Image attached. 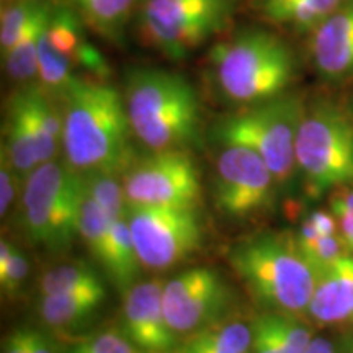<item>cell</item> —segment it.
Masks as SVG:
<instances>
[{
	"label": "cell",
	"instance_id": "25",
	"mask_svg": "<svg viewBox=\"0 0 353 353\" xmlns=\"http://www.w3.org/2000/svg\"><path fill=\"white\" fill-rule=\"evenodd\" d=\"M83 187L87 195L100 206L101 211L112 221L121 219L126 216V193L123 182L117 175L99 174H82Z\"/></svg>",
	"mask_w": 353,
	"mask_h": 353
},
{
	"label": "cell",
	"instance_id": "8",
	"mask_svg": "<svg viewBox=\"0 0 353 353\" xmlns=\"http://www.w3.org/2000/svg\"><path fill=\"white\" fill-rule=\"evenodd\" d=\"M239 0H139L136 20L148 46L182 61L223 33Z\"/></svg>",
	"mask_w": 353,
	"mask_h": 353
},
{
	"label": "cell",
	"instance_id": "26",
	"mask_svg": "<svg viewBox=\"0 0 353 353\" xmlns=\"http://www.w3.org/2000/svg\"><path fill=\"white\" fill-rule=\"evenodd\" d=\"M43 0H3L0 15V51L6 56L15 46L26 23Z\"/></svg>",
	"mask_w": 353,
	"mask_h": 353
},
{
	"label": "cell",
	"instance_id": "19",
	"mask_svg": "<svg viewBox=\"0 0 353 353\" xmlns=\"http://www.w3.org/2000/svg\"><path fill=\"white\" fill-rule=\"evenodd\" d=\"M105 296V286L46 294L39 301V317L44 324L54 329L77 327L94 317Z\"/></svg>",
	"mask_w": 353,
	"mask_h": 353
},
{
	"label": "cell",
	"instance_id": "17",
	"mask_svg": "<svg viewBox=\"0 0 353 353\" xmlns=\"http://www.w3.org/2000/svg\"><path fill=\"white\" fill-rule=\"evenodd\" d=\"M309 316L321 325H353V255L317 275Z\"/></svg>",
	"mask_w": 353,
	"mask_h": 353
},
{
	"label": "cell",
	"instance_id": "10",
	"mask_svg": "<svg viewBox=\"0 0 353 353\" xmlns=\"http://www.w3.org/2000/svg\"><path fill=\"white\" fill-rule=\"evenodd\" d=\"M126 219L141 263L149 270L182 263L203 245L198 208L128 205Z\"/></svg>",
	"mask_w": 353,
	"mask_h": 353
},
{
	"label": "cell",
	"instance_id": "16",
	"mask_svg": "<svg viewBox=\"0 0 353 353\" xmlns=\"http://www.w3.org/2000/svg\"><path fill=\"white\" fill-rule=\"evenodd\" d=\"M309 54L317 72L327 81L353 76V0H343L309 34Z\"/></svg>",
	"mask_w": 353,
	"mask_h": 353
},
{
	"label": "cell",
	"instance_id": "40",
	"mask_svg": "<svg viewBox=\"0 0 353 353\" xmlns=\"http://www.w3.org/2000/svg\"><path fill=\"white\" fill-rule=\"evenodd\" d=\"M247 353H249V352H247Z\"/></svg>",
	"mask_w": 353,
	"mask_h": 353
},
{
	"label": "cell",
	"instance_id": "9",
	"mask_svg": "<svg viewBox=\"0 0 353 353\" xmlns=\"http://www.w3.org/2000/svg\"><path fill=\"white\" fill-rule=\"evenodd\" d=\"M63 108L39 82L20 85L8 97L2 125V157L26 179L63 145Z\"/></svg>",
	"mask_w": 353,
	"mask_h": 353
},
{
	"label": "cell",
	"instance_id": "13",
	"mask_svg": "<svg viewBox=\"0 0 353 353\" xmlns=\"http://www.w3.org/2000/svg\"><path fill=\"white\" fill-rule=\"evenodd\" d=\"M228 306L229 290L213 268H190L165 281L164 312L176 335H190L219 321Z\"/></svg>",
	"mask_w": 353,
	"mask_h": 353
},
{
	"label": "cell",
	"instance_id": "2",
	"mask_svg": "<svg viewBox=\"0 0 353 353\" xmlns=\"http://www.w3.org/2000/svg\"><path fill=\"white\" fill-rule=\"evenodd\" d=\"M234 275L255 304L268 312L309 314L317 273L304 259L291 232H260L228 250Z\"/></svg>",
	"mask_w": 353,
	"mask_h": 353
},
{
	"label": "cell",
	"instance_id": "33",
	"mask_svg": "<svg viewBox=\"0 0 353 353\" xmlns=\"http://www.w3.org/2000/svg\"><path fill=\"white\" fill-rule=\"evenodd\" d=\"M0 214L6 216L15 201V193L20 185V174L6 157L0 159Z\"/></svg>",
	"mask_w": 353,
	"mask_h": 353
},
{
	"label": "cell",
	"instance_id": "29",
	"mask_svg": "<svg viewBox=\"0 0 353 353\" xmlns=\"http://www.w3.org/2000/svg\"><path fill=\"white\" fill-rule=\"evenodd\" d=\"M298 245L301 254L304 255V259H306L309 265L314 268L317 275L324 270H327L329 267H332V265L337 262V260H341L343 255H347L339 234L319 237V239L314 241L298 239Z\"/></svg>",
	"mask_w": 353,
	"mask_h": 353
},
{
	"label": "cell",
	"instance_id": "21",
	"mask_svg": "<svg viewBox=\"0 0 353 353\" xmlns=\"http://www.w3.org/2000/svg\"><path fill=\"white\" fill-rule=\"evenodd\" d=\"M54 0H43L26 23L15 46L2 56L8 79L19 85L34 82L38 77V44L44 26L50 19Z\"/></svg>",
	"mask_w": 353,
	"mask_h": 353
},
{
	"label": "cell",
	"instance_id": "34",
	"mask_svg": "<svg viewBox=\"0 0 353 353\" xmlns=\"http://www.w3.org/2000/svg\"><path fill=\"white\" fill-rule=\"evenodd\" d=\"M329 205L330 211L337 219L353 214V183L334 188L330 193Z\"/></svg>",
	"mask_w": 353,
	"mask_h": 353
},
{
	"label": "cell",
	"instance_id": "23",
	"mask_svg": "<svg viewBox=\"0 0 353 353\" xmlns=\"http://www.w3.org/2000/svg\"><path fill=\"white\" fill-rule=\"evenodd\" d=\"M100 267L121 293H126L132 285H136V278L139 276L143 263L132 241L126 216L112 223L107 255Z\"/></svg>",
	"mask_w": 353,
	"mask_h": 353
},
{
	"label": "cell",
	"instance_id": "12",
	"mask_svg": "<svg viewBox=\"0 0 353 353\" xmlns=\"http://www.w3.org/2000/svg\"><path fill=\"white\" fill-rule=\"evenodd\" d=\"M216 161L214 201L221 213L234 221L255 218L273 201L276 180L265 161L252 149L219 144Z\"/></svg>",
	"mask_w": 353,
	"mask_h": 353
},
{
	"label": "cell",
	"instance_id": "15",
	"mask_svg": "<svg viewBox=\"0 0 353 353\" xmlns=\"http://www.w3.org/2000/svg\"><path fill=\"white\" fill-rule=\"evenodd\" d=\"M85 23L69 3L54 2L44 26V37L57 54L68 61L74 72L83 70L87 79L108 81L110 65L101 52L88 41Z\"/></svg>",
	"mask_w": 353,
	"mask_h": 353
},
{
	"label": "cell",
	"instance_id": "38",
	"mask_svg": "<svg viewBox=\"0 0 353 353\" xmlns=\"http://www.w3.org/2000/svg\"><path fill=\"white\" fill-rule=\"evenodd\" d=\"M304 353H337L335 352L334 343L325 337H314V341L311 342V345L307 347V350Z\"/></svg>",
	"mask_w": 353,
	"mask_h": 353
},
{
	"label": "cell",
	"instance_id": "7",
	"mask_svg": "<svg viewBox=\"0 0 353 353\" xmlns=\"http://www.w3.org/2000/svg\"><path fill=\"white\" fill-rule=\"evenodd\" d=\"M296 165L314 196L353 183V118L347 110L329 100L304 108Z\"/></svg>",
	"mask_w": 353,
	"mask_h": 353
},
{
	"label": "cell",
	"instance_id": "22",
	"mask_svg": "<svg viewBox=\"0 0 353 353\" xmlns=\"http://www.w3.org/2000/svg\"><path fill=\"white\" fill-rule=\"evenodd\" d=\"M250 347L252 325L219 319L187 335L176 353H247Z\"/></svg>",
	"mask_w": 353,
	"mask_h": 353
},
{
	"label": "cell",
	"instance_id": "11",
	"mask_svg": "<svg viewBox=\"0 0 353 353\" xmlns=\"http://www.w3.org/2000/svg\"><path fill=\"white\" fill-rule=\"evenodd\" d=\"M128 205L198 208L201 176L188 149L151 151L134 159L121 176Z\"/></svg>",
	"mask_w": 353,
	"mask_h": 353
},
{
	"label": "cell",
	"instance_id": "31",
	"mask_svg": "<svg viewBox=\"0 0 353 353\" xmlns=\"http://www.w3.org/2000/svg\"><path fill=\"white\" fill-rule=\"evenodd\" d=\"M334 234H339V221L332 211H314L303 221L296 237L299 241H314Z\"/></svg>",
	"mask_w": 353,
	"mask_h": 353
},
{
	"label": "cell",
	"instance_id": "6",
	"mask_svg": "<svg viewBox=\"0 0 353 353\" xmlns=\"http://www.w3.org/2000/svg\"><path fill=\"white\" fill-rule=\"evenodd\" d=\"M304 108L298 95L285 94L226 114L216 123L211 136L218 144L252 149L272 170L276 183H285L298 169L296 138Z\"/></svg>",
	"mask_w": 353,
	"mask_h": 353
},
{
	"label": "cell",
	"instance_id": "20",
	"mask_svg": "<svg viewBox=\"0 0 353 353\" xmlns=\"http://www.w3.org/2000/svg\"><path fill=\"white\" fill-rule=\"evenodd\" d=\"M69 6L105 41L123 46L126 28L136 17L139 0H69Z\"/></svg>",
	"mask_w": 353,
	"mask_h": 353
},
{
	"label": "cell",
	"instance_id": "28",
	"mask_svg": "<svg viewBox=\"0 0 353 353\" xmlns=\"http://www.w3.org/2000/svg\"><path fill=\"white\" fill-rule=\"evenodd\" d=\"M268 316L285 353H304L314 341L312 330L307 327V324H304L301 317L281 314V312H268Z\"/></svg>",
	"mask_w": 353,
	"mask_h": 353
},
{
	"label": "cell",
	"instance_id": "37",
	"mask_svg": "<svg viewBox=\"0 0 353 353\" xmlns=\"http://www.w3.org/2000/svg\"><path fill=\"white\" fill-rule=\"evenodd\" d=\"M25 348V329H17L7 335L3 341L2 353H23Z\"/></svg>",
	"mask_w": 353,
	"mask_h": 353
},
{
	"label": "cell",
	"instance_id": "4",
	"mask_svg": "<svg viewBox=\"0 0 353 353\" xmlns=\"http://www.w3.org/2000/svg\"><path fill=\"white\" fill-rule=\"evenodd\" d=\"M123 99L134 138L151 151L188 149L200 139V99L182 74L157 68L131 69Z\"/></svg>",
	"mask_w": 353,
	"mask_h": 353
},
{
	"label": "cell",
	"instance_id": "30",
	"mask_svg": "<svg viewBox=\"0 0 353 353\" xmlns=\"http://www.w3.org/2000/svg\"><path fill=\"white\" fill-rule=\"evenodd\" d=\"M69 353H136V347L123 332L107 330L77 343Z\"/></svg>",
	"mask_w": 353,
	"mask_h": 353
},
{
	"label": "cell",
	"instance_id": "3",
	"mask_svg": "<svg viewBox=\"0 0 353 353\" xmlns=\"http://www.w3.org/2000/svg\"><path fill=\"white\" fill-rule=\"evenodd\" d=\"M208 69L221 99L244 108L288 94L296 79V57L275 33L250 28L214 44Z\"/></svg>",
	"mask_w": 353,
	"mask_h": 353
},
{
	"label": "cell",
	"instance_id": "24",
	"mask_svg": "<svg viewBox=\"0 0 353 353\" xmlns=\"http://www.w3.org/2000/svg\"><path fill=\"white\" fill-rule=\"evenodd\" d=\"M105 286L99 273L92 265L82 260L61 263L48 270L39 280L41 296L56 293H68V291L99 288Z\"/></svg>",
	"mask_w": 353,
	"mask_h": 353
},
{
	"label": "cell",
	"instance_id": "35",
	"mask_svg": "<svg viewBox=\"0 0 353 353\" xmlns=\"http://www.w3.org/2000/svg\"><path fill=\"white\" fill-rule=\"evenodd\" d=\"M25 353H57L54 343L39 330L25 329Z\"/></svg>",
	"mask_w": 353,
	"mask_h": 353
},
{
	"label": "cell",
	"instance_id": "18",
	"mask_svg": "<svg viewBox=\"0 0 353 353\" xmlns=\"http://www.w3.org/2000/svg\"><path fill=\"white\" fill-rule=\"evenodd\" d=\"M343 0H254L259 17L278 28L311 34Z\"/></svg>",
	"mask_w": 353,
	"mask_h": 353
},
{
	"label": "cell",
	"instance_id": "5",
	"mask_svg": "<svg viewBox=\"0 0 353 353\" xmlns=\"http://www.w3.org/2000/svg\"><path fill=\"white\" fill-rule=\"evenodd\" d=\"M81 172L68 162H43L26 175L21 195V226L34 245L50 252L69 249L79 236L83 200Z\"/></svg>",
	"mask_w": 353,
	"mask_h": 353
},
{
	"label": "cell",
	"instance_id": "1",
	"mask_svg": "<svg viewBox=\"0 0 353 353\" xmlns=\"http://www.w3.org/2000/svg\"><path fill=\"white\" fill-rule=\"evenodd\" d=\"M65 162L81 174L123 176L134 161L125 99L112 83L79 77L61 97Z\"/></svg>",
	"mask_w": 353,
	"mask_h": 353
},
{
	"label": "cell",
	"instance_id": "14",
	"mask_svg": "<svg viewBox=\"0 0 353 353\" xmlns=\"http://www.w3.org/2000/svg\"><path fill=\"white\" fill-rule=\"evenodd\" d=\"M164 280L132 285L125 293L121 332L141 352H170L176 348V335L164 312Z\"/></svg>",
	"mask_w": 353,
	"mask_h": 353
},
{
	"label": "cell",
	"instance_id": "27",
	"mask_svg": "<svg viewBox=\"0 0 353 353\" xmlns=\"http://www.w3.org/2000/svg\"><path fill=\"white\" fill-rule=\"evenodd\" d=\"M30 263L25 254L12 242H0V288L8 298L17 296L28 276Z\"/></svg>",
	"mask_w": 353,
	"mask_h": 353
},
{
	"label": "cell",
	"instance_id": "36",
	"mask_svg": "<svg viewBox=\"0 0 353 353\" xmlns=\"http://www.w3.org/2000/svg\"><path fill=\"white\" fill-rule=\"evenodd\" d=\"M339 237L347 255H353V214L339 218Z\"/></svg>",
	"mask_w": 353,
	"mask_h": 353
},
{
	"label": "cell",
	"instance_id": "32",
	"mask_svg": "<svg viewBox=\"0 0 353 353\" xmlns=\"http://www.w3.org/2000/svg\"><path fill=\"white\" fill-rule=\"evenodd\" d=\"M252 348L254 353H285L268 312L259 316L257 319L254 321Z\"/></svg>",
	"mask_w": 353,
	"mask_h": 353
},
{
	"label": "cell",
	"instance_id": "39",
	"mask_svg": "<svg viewBox=\"0 0 353 353\" xmlns=\"http://www.w3.org/2000/svg\"><path fill=\"white\" fill-rule=\"evenodd\" d=\"M139 353H176V348H175V350H170V352H139Z\"/></svg>",
	"mask_w": 353,
	"mask_h": 353
}]
</instances>
